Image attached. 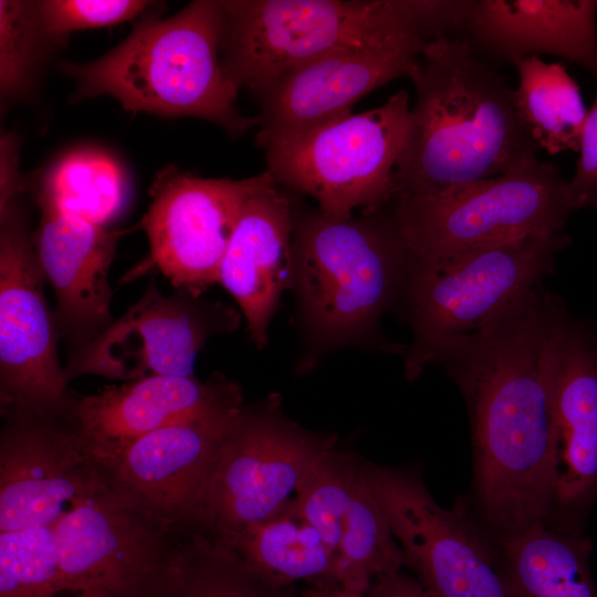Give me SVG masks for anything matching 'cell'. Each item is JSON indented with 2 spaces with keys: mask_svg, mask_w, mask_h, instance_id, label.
<instances>
[{
  "mask_svg": "<svg viewBox=\"0 0 597 597\" xmlns=\"http://www.w3.org/2000/svg\"><path fill=\"white\" fill-rule=\"evenodd\" d=\"M408 262L383 208L359 217L296 211L291 289L313 349L368 341L401 294Z\"/></svg>",
  "mask_w": 597,
  "mask_h": 597,
  "instance_id": "obj_4",
  "label": "cell"
},
{
  "mask_svg": "<svg viewBox=\"0 0 597 597\" xmlns=\"http://www.w3.org/2000/svg\"><path fill=\"white\" fill-rule=\"evenodd\" d=\"M221 6L224 73L238 91L254 96L327 53L409 29L420 32L410 0H228Z\"/></svg>",
  "mask_w": 597,
  "mask_h": 597,
  "instance_id": "obj_5",
  "label": "cell"
},
{
  "mask_svg": "<svg viewBox=\"0 0 597 597\" xmlns=\"http://www.w3.org/2000/svg\"><path fill=\"white\" fill-rule=\"evenodd\" d=\"M52 525L0 532V597H60Z\"/></svg>",
  "mask_w": 597,
  "mask_h": 597,
  "instance_id": "obj_29",
  "label": "cell"
},
{
  "mask_svg": "<svg viewBox=\"0 0 597 597\" xmlns=\"http://www.w3.org/2000/svg\"><path fill=\"white\" fill-rule=\"evenodd\" d=\"M296 211L277 184L252 196L220 265L218 283L237 302L258 348L268 343V327L280 298L292 287Z\"/></svg>",
  "mask_w": 597,
  "mask_h": 597,
  "instance_id": "obj_22",
  "label": "cell"
},
{
  "mask_svg": "<svg viewBox=\"0 0 597 597\" xmlns=\"http://www.w3.org/2000/svg\"><path fill=\"white\" fill-rule=\"evenodd\" d=\"M153 597H297L295 585L273 582L227 543L205 533L172 537Z\"/></svg>",
  "mask_w": 597,
  "mask_h": 597,
  "instance_id": "obj_26",
  "label": "cell"
},
{
  "mask_svg": "<svg viewBox=\"0 0 597 597\" xmlns=\"http://www.w3.org/2000/svg\"><path fill=\"white\" fill-rule=\"evenodd\" d=\"M18 167L19 144L13 134L4 133L0 143V208L18 198L24 189Z\"/></svg>",
  "mask_w": 597,
  "mask_h": 597,
  "instance_id": "obj_33",
  "label": "cell"
},
{
  "mask_svg": "<svg viewBox=\"0 0 597 597\" xmlns=\"http://www.w3.org/2000/svg\"><path fill=\"white\" fill-rule=\"evenodd\" d=\"M596 12L594 0L474 1L465 40L515 66L528 56L549 54L597 77Z\"/></svg>",
  "mask_w": 597,
  "mask_h": 597,
  "instance_id": "obj_23",
  "label": "cell"
},
{
  "mask_svg": "<svg viewBox=\"0 0 597 597\" xmlns=\"http://www.w3.org/2000/svg\"><path fill=\"white\" fill-rule=\"evenodd\" d=\"M516 69L515 105L538 147L551 155L578 151L588 111L566 67L528 56Z\"/></svg>",
  "mask_w": 597,
  "mask_h": 597,
  "instance_id": "obj_27",
  "label": "cell"
},
{
  "mask_svg": "<svg viewBox=\"0 0 597 597\" xmlns=\"http://www.w3.org/2000/svg\"><path fill=\"white\" fill-rule=\"evenodd\" d=\"M221 1L196 0L175 15L138 23L117 46L87 64H64L78 98L108 95L130 112L193 116L231 136L258 126L235 107L238 90L221 60Z\"/></svg>",
  "mask_w": 597,
  "mask_h": 597,
  "instance_id": "obj_3",
  "label": "cell"
},
{
  "mask_svg": "<svg viewBox=\"0 0 597 597\" xmlns=\"http://www.w3.org/2000/svg\"><path fill=\"white\" fill-rule=\"evenodd\" d=\"M421 57L391 199L437 196L536 158L540 147L519 115L514 88L469 41L437 38Z\"/></svg>",
  "mask_w": 597,
  "mask_h": 597,
  "instance_id": "obj_2",
  "label": "cell"
},
{
  "mask_svg": "<svg viewBox=\"0 0 597 597\" xmlns=\"http://www.w3.org/2000/svg\"><path fill=\"white\" fill-rule=\"evenodd\" d=\"M0 532L53 525L91 485L96 470L71 420L3 415Z\"/></svg>",
  "mask_w": 597,
  "mask_h": 597,
  "instance_id": "obj_18",
  "label": "cell"
},
{
  "mask_svg": "<svg viewBox=\"0 0 597 597\" xmlns=\"http://www.w3.org/2000/svg\"><path fill=\"white\" fill-rule=\"evenodd\" d=\"M149 3L140 0H44L35 2V11L44 36L59 40L73 31L130 20Z\"/></svg>",
  "mask_w": 597,
  "mask_h": 597,
  "instance_id": "obj_31",
  "label": "cell"
},
{
  "mask_svg": "<svg viewBox=\"0 0 597 597\" xmlns=\"http://www.w3.org/2000/svg\"><path fill=\"white\" fill-rule=\"evenodd\" d=\"M52 528L62 594L153 597L172 537L124 507L97 471Z\"/></svg>",
  "mask_w": 597,
  "mask_h": 597,
  "instance_id": "obj_15",
  "label": "cell"
},
{
  "mask_svg": "<svg viewBox=\"0 0 597 597\" xmlns=\"http://www.w3.org/2000/svg\"><path fill=\"white\" fill-rule=\"evenodd\" d=\"M302 597H373L367 593H359L341 586L308 587Z\"/></svg>",
  "mask_w": 597,
  "mask_h": 597,
  "instance_id": "obj_35",
  "label": "cell"
},
{
  "mask_svg": "<svg viewBox=\"0 0 597 597\" xmlns=\"http://www.w3.org/2000/svg\"><path fill=\"white\" fill-rule=\"evenodd\" d=\"M39 207L34 251L54 292L60 338L71 352L114 322L108 272L117 243L129 230H111L49 205Z\"/></svg>",
  "mask_w": 597,
  "mask_h": 597,
  "instance_id": "obj_21",
  "label": "cell"
},
{
  "mask_svg": "<svg viewBox=\"0 0 597 597\" xmlns=\"http://www.w3.org/2000/svg\"><path fill=\"white\" fill-rule=\"evenodd\" d=\"M494 543L495 566L507 597H597L586 535L534 525Z\"/></svg>",
  "mask_w": 597,
  "mask_h": 597,
  "instance_id": "obj_24",
  "label": "cell"
},
{
  "mask_svg": "<svg viewBox=\"0 0 597 597\" xmlns=\"http://www.w3.org/2000/svg\"><path fill=\"white\" fill-rule=\"evenodd\" d=\"M292 504L334 553L343 588L367 593L375 579L402 570V551L369 484L364 460L335 447L312 468Z\"/></svg>",
  "mask_w": 597,
  "mask_h": 597,
  "instance_id": "obj_17",
  "label": "cell"
},
{
  "mask_svg": "<svg viewBox=\"0 0 597 597\" xmlns=\"http://www.w3.org/2000/svg\"><path fill=\"white\" fill-rule=\"evenodd\" d=\"M42 33L35 2L0 1V88L3 100L21 98L30 91Z\"/></svg>",
  "mask_w": 597,
  "mask_h": 597,
  "instance_id": "obj_30",
  "label": "cell"
},
{
  "mask_svg": "<svg viewBox=\"0 0 597 597\" xmlns=\"http://www.w3.org/2000/svg\"><path fill=\"white\" fill-rule=\"evenodd\" d=\"M275 184L268 170L232 180L201 178L172 166L165 168L149 189L151 202L138 224L150 245V254L138 272L157 269L176 290L203 295L218 283L243 206Z\"/></svg>",
  "mask_w": 597,
  "mask_h": 597,
  "instance_id": "obj_14",
  "label": "cell"
},
{
  "mask_svg": "<svg viewBox=\"0 0 597 597\" xmlns=\"http://www.w3.org/2000/svg\"><path fill=\"white\" fill-rule=\"evenodd\" d=\"M29 219L19 197L0 208V411L69 420L76 394L57 355Z\"/></svg>",
  "mask_w": 597,
  "mask_h": 597,
  "instance_id": "obj_9",
  "label": "cell"
},
{
  "mask_svg": "<svg viewBox=\"0 0 597 597\" xmlns=\"http://www.w3.org/2000/svg\"><path fill=\"white\" fill-rule=\"evenodd\" d=\"M230 305L176 290L163 294L151 280L125 314L85 345L69 352L64 374L134 381L151 376H193L196 358L213 335L239 327Z\"/></svg>",
  "mask_w": 597,
  "mask_h": 597,
  "instance_id": "obj_13",
  "label": "cell"
},
{
  "mask_svg": "<svg viewBox=\"0 0 597 597\" xmlns=\"http://www.w3.org/2000/svg\"><path fill=\"white\" fill-rule=\"evenodd\" d=\"M243 405L176 421L93 467L124 507L163 534L205 533L211 478Z\"/></svg>",
  "mask_w": 597,
  "mask_h": 597,
  "instance_id": "obj_11",
  "label": "cell"
},
{
  "mask_svg": "<svg viewBox=\"0 0 597 597\" xmlns=\"http://www.w3.org/2000/svg\"><path fill=\"white\" fill-rule=\"evenodd\" d=\"M390 201L404 247L423 263L531 234L564 233L574 211L558 167L537 157L437 196Z\"/></svg>",
  "mask_w": 597,
  "mask_h": 597,
  "instance_id": "obj_6",
  "label": "cell"
},
{
  "mask_svg": "<svg viewBox=\"0 0 597 597\" xmlns=\"http://www.w3.org/2000/svg\"><path fill=\"white\" fill-rule=\"evenodd\" d=\"M568 316L563 301L538 285L448 341L431 362L465 400L473 517L494 542L548 519L554 394Z\"/></svg>",
  "mask_w": 597,
  "mask_h": 597,
  "instance_id": "obj_1",
  "label": "cell"
},
{
  "mask_svg": "<svg viewBox=\"0 0 597 597\" xmlns=\"http://www.w3.org/2000/svg\"><path fill=\"white\" fill-rule=\"evenodd\" d=\"M336 444L335 434L306 430L286 417L277 395L243 405L211 478L205 534L228 543L275 514Z\"/></svg>",
  "mask_w": 597,
  "mask_h": 597,
  "instance_id": "obj_10",
  "label": "cell"
},
{
  "mask_svg": "<svg viewBox=\"0 0 597 597\" xmlns=\"http://www.w3.org/2000/svg\"><path fill=\"white\" fill-rule=\"evenodd\" d=\"M367 594L373 597H439L427 590L415 576L404 570L375 579Z\"/></svg>",
  "mask_w": 597,
  "mask_h": 597,
  "instance_id": "obj_34",
  "label": "cell"
},
{
  "mask_svg": "<svg viewBox=\"0 0 597 597\" xmlns=\"http://www.w3.org/2000/svg\"><path fill=\"white\" fill-rule=\"evenodd\" d=\"M579 158L567 189L574 210L597 208V95L586 121L579 140Z\"/></svg>",
  "mask_w": 597,
  "mask_h": 597,
  "instance_id": "obj_32",
  "label": "cell"
},
{
  "mask_svg": "<svg viewBox=\"0 0 597 597\" xmlns=\"http://www.w3.org/2000/svg\"><path fill=\"white\" fill-rule=\"evenodd\" d=\"M553 486L546 524L585 535L597 502V329L569 314L554 394Z\"/></svg>",
  "mask_w": 597,
  "mask_h": 597,
  "instance_id": "obj_19",
  "label": "cell"
},
{
  "mask_svg": "<svg viewBox=\"0 0 597 597\" xmlns=\"http://www.w3.org/2000/svg\"><path fill=\"white\" fill-rule=\"evenodd\" d=\"M227 544L253 569L279 584L341 586L334 553L316 528L295 512L292 500L275 514L247 526Z\"/></svg>",
  "mask_w": 597,
  "mask_h": 597,
  "instance_id": "obj_25",
  "label": "cell"
},
{
  "mask_svg": "<svg viewBox=\"0 0 597 597\" xmlns=\"http://www.w3.org/2000/svg\"><path fill=\"white\" fill-rule=\"evenodd\" d=\"M36 200L106 227L126 203L127 178L112 155L94 148L74 149L50 167Z\"/></svg>",
  "mask_w": 597,
  "mask_h": 597,
  "instance_id": "obj_28",
  "label": "cell"
},
{
  "mask_svg": "<svg viewBox=\"0 0 597 597\" xmlns=\"http://www.w3.org/2000/svg\"><path fill=\"white\" fill-rule=\"evenodd\" d=\"M243 405L240 386L212 373L193 376H151L77 395L72 425L93 465L121 453L140 438L181 419Z\"/></svg>",
  "mask_w": 597,
  "mask_h": 597,
  "instance_id": "obj_20",
  "label": "cell"
},
{
  "mask_svg": "<svg viewBox=\"0 0 597 597\" xmlns=\"http://www.w3.org/2000/svg\"><path fill=\"white\" fill-rule=\"evenodd\" d=\"M369 484L409 568L439 597H507L494 559V543L459 500L444 509L413 468L364 460Z\"/></svg>",
  "mask_w": 597,
  "mask_h": 597,
  "instance_id": "obj_12",
  "label": "cell"
},
{
  "mask_svg": "<svg viewBox=\"0 0 597 597\" xmlns=\"http://www.w3.org/2000/svg\"><path fill=\"white\" fill-rule=\"evenodd\" d=\"M410 111L409 95L400 90L373 109L269 140L260 146L266 170L277 185L313 198L325 213L377 211L392 197Z\"/></svg>",
  "mask_w": 597,
  "mask_h": 597,
  "instance_id": "obj_8",
  "label": "cell"
},
{
  "mask_svg": "<svg viewBox=\"0 0 597 597\" xmlns=\"http://www.w3.org/2000/svg\"><path fill=\"white\" fill-rule=\"evenodd\" d=\"M568 244L565 233H537L432 262L409 256L401 294L412 342L406 350L410 381L451 338L469 333L502 307L541 285Z\"/></svg>",
  "mask_w": 597,
  "mask_h": 597,
  "instance_id": "obj_7",
  "label": "cell"
},
{
  "mask_svg": "<svg viewBox=\"0 0 597 597\" xmlns=\"http://www.w3.org/2000/svg\"><path fill=\"white\" fill-rule=\"evenodd\" d=\"M427 43L418 30L409 29L327 53L287 71L255 96L256 144L346 116L374 90L401 76L411 80Z\"/></svg>",
  "mask_w": 597,
  "mask_h": 597,
  "instance_id": "obj_16",
  "label": "cell"
}]
</instances>
